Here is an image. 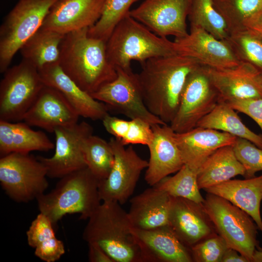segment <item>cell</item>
<instances>
[{
	"label": "cell",
	"instance_id": "cb8c5ba5",
	"mask_svg": "<svg viewBox=\"0 0 262 262\" xmlns=\"http://www.w3.org/2000/svg\"><path fill=\"white\" fill-rule=\"evenodd\" d=\"M173 198L155 186L133 197L128 213L133 228L148 230L168 225Z\"/></svg>",
	"mask_w": 262,
	"mask_h": 262
},
{
	"label": "cell",
	"instance_id": "1f68e13d",
	"mask_svg": "<svg viewBox=\"0 0 262 262\" xmlns=\"http://www.w3.org/2000/svg\"><path fill=\"white\" fill-rule=\"evenodd\" d=\"M197 174V172L184 164L174 176L164 178L153 186L172 197L184 198L202 203L204 198L198 186Z\"/></svg>",
	"mask_w": 262,
	"mask_h": 262
},
{
	"label": "cell",
	"instance_id": "9a60e30c",
	"mask_svg": "<svg viewBox=\"0 0 262 262\" xmlns=\"http://www.w3.org/2000/svg\"><path fill=\"white\" fill-rule=\"evenodd\" d=\"M173 47L177 54L192 58L202 66L224 69L241 63L226 40L218 39L198 27H191L187 35L175 38Z\"/></svg>",
	"mask_w": 262,
	"mask_h": 262
},
{
	"label": "cell",
	"instance_id": "d4e9b609",
	"mask_svg": "<svg viewBox=\"0 0 262 262\" xmlns=\"http://www.w3.org/2000/svg\"><path fill=\"white\" fill-rule=\"evenodd\" d=\"M228 200L248 213L262 234L260 212L262 201V175L245 180H229L204 189Z\"/></svg>",
	"mask_w": 262,
	"mask_h": 262
},
{
	"label": "cell",
	"instance_id": "e575fe53",
	"mask_svg": "<svg viewBox=\"0 0 262 262\" xmlns=\"http://www.w3.org/2000/svg\"><path fill=\"white\" fill-rule=\"evenodd\" d=\"M138 0H106L102 15L88 29V35L106 42L117 24L129 14L131 6Z\"/></svg>",
	"mask_w": 262,
	"mask_h": 262
},
{
	"label": "cell",
	"instance_id": "7c38bea8",
	"mask_svg": "<svg viewBox=\"0 0 262 262\" xmlns=\"http://www.w3.org/2000/svg\"><path fill=\"white\" fill-rule=\"evenodd\" d=\"M109 142L114 153V163L107 178L99 182V196L101 201H115L121 205L133 194L148 161L142 158L132 146L126 147L114 137Z\"/></svg>",
	"mask_w": 262,
	"mask_h": 262
},
{
	"label": "cell",
	"instance_id": "e0dca14e",
	"mask_svg": "<svg viewBox=\"0 0 262 262\" xmlns=\"http://www.w3.org/2000/svg\"><path fill=\"white\" fill-rule=\"evenodd\" d=\"M79 117L76 110L60 92L44 84L23 120L30 126L54 132L57 127L76 124Z\"/></svg>",
	"mask_w": 262,
	"mask_h": 262
},
{
	"label": "cell",
	"instance_id": "6da1fadb",
	"mask_svg": "<svg viewBox=\"0 0 262 262\" xmlns=\"http://www.w3.org/2000/svg\"><path fill=\"white\" fill-rule=\"evenodd\" d=\"M199 66L195 59L177 54L151 58L141 65L138 77L150 112L169 124L178 110L188 75Z\"/></svg>",
	"mask_w": 262,
	"mask_h": 262
},
{
	"label": "cell",
	"instance_id": "7dc6e473",
	"mask_svg": "<svg viewBox=\"0 0 262 262\" xmlns=\"http://www.w3.org/2000/svg\"><path fill=\"white\" fill-rule=\"evenodd\" d=\"M259 81L262 90V73H261L259 76Z\"/></svg>",
	"mask_w": 262,
	"mask_h": 262
},
{
	"label": "cell",
	"instance_id": "ee69618b",
	"mask_svg": "<svg viewBox=\"0 0 262 262\" xmlns=\"http://www.w3.org/2000/svg\"><path fill=\"white\" fill-rule=\"evenodd\" d=\"M244 28L262 38V11L246 20Z\"/></svg>",
	"mask_w": 262,
	"mask_h": 262
},
{
	"label": "cell",
	"instance_id": "3957f363",
	"mask_svg": "<svg viewBox=\"0 0 262 262\" xmlns=\"http://www.w3.org/2000/svg\"><path fill=\"white\" fill-rule=\"evenodd\" d=\"M82 233L87 244L100 246L115 262H143L128 213L115 201H102L88 219Z\"/></svg>",
	"mask_w": 262,
	"mask_h": 262
},
{
	"label": "cell",
	"instance_id": "4316f807",
	"mask_svg": "<svg viewBox=\"0 0 262 262\" xmlns=\"http://www.w3.org/2000/svg\"><path fill=\"white\" fill-rule=\"evenodd\" d=\"M245 169L236 158L232 146L217 149L199 169L197 181L200 189L231 180L238 175L245 176Z\"/></svg>",
	"mask_w": 262,
	"mask_h": 262
},
{
	"label": "cell",
	"instance_id": "f1b7e54d",
	"mask_svg": "<svg viewBox=\"0 0 262 262\" xmlns=\"http://www.w3.org/2000/svg\"><path fill=\"white\" fill-rule=\"evenodd\" d=\"M65 35L41 28L19 50L22 59L39 69L58 63L60 46Z\"/></svg>",
	"mask_w": 262,
	"mask_h": 262
},
{
	"label": "cell",
	"instance_id": "bcb514c9",
	"mask_svg": "<svg viewBox=\"0 0 262 262\" xmlns=\"http://www.w3.org/2000/svg\"><path fill=\"white\" fill-rule=\"evenodd\" d=\"M251 262H262V248H256L252 255Z\"/></svg>",
	"mask_w": 262,
	"mask_h": 262
},
{
	"label": "cell",
	"instance_id": "484cf974",
	"mask_svg": "<svg viewBox=\"0 0 262 262\" xmlns=\"http://www.w3.org/2000/svg\"><path fill=\"white\" fill-rule=\"evenodd\" d=\"M54 147L45 132L33 130L26 122L0 120V157L11 153L48 151Z\"/></svg>",
	"mask_w": 262,
	"mask_h": 262
},
{
	"label": "cell",
	"instance_id": "8fae6325",
	"mask_svg": "<svg viewBox=\"0 0 262 262\" xmlns=\"http://www.w3.org/2000/svg\"><path fill=\"white\" fill-rule=\"evenodd\" d=\"M117 76L91 96L131 119L139 118L151 126L166 124L148 109L144 100L138 74L116 68Z\"/></svg>",
	"mask_w": 262,
	"mask_h": 262
},
{
	"label": "cell",
	"instance_id": "30bf717a",
	"mask_svg": "<svg viewBox=\"0 0 262 262\" xmlns=\"http://www.w3.org/2000/svg\"><path fill=\"white\" fill-rule=\"evenodd\" d=\"M219 101L218 93L203 66H199L188 75L178 110L169 125L176 133L193 129Z\"/></svg>",
	"mask_w": 262,
	"mask_h": 262
},
{
	"label": "cell",
	"instance_id": "f546056e",
	"mask_svg": "<svg viewBox=\"0 0 262 262\" xmlns=\"http://www.w3.org/2000/svg\"><path fill=\"white\" fill-rule=\"evenodd\" d=\"M191 27L201 28L220 40H226L227 24L215 8L213 0H192L188 16Z\"/></svg>",
	"mask_w": 262,
	"mask_h": 262
},
{
	"label": "cell",
	"instance_id": "8992f818",
	"mask_svg": "<svg viewBox=\"0 0 262 262\" xmlns=\"http://www.w3.org/2000/svg\"><path fill=\"white\" fill-rule=\"evenodd\" d=\"M203 205L217 234L228 246L251 262L254 251L260 247L259 229L253 218L240 208L214 194L207 193Z\"/></svg>",
	"mask_w": 262,
	"mask_h": 262
},
{
	"label": "cell",
	"instance_id": "44dd1931",
	"mask_svg": "<svg viewBox=\"0 0 262 262\" xmlns=\"http://www.w3.org/2000/svg\"><path fill=\"white\" fill-rule=\"evenodd\" d=\"M38 70L44 84L60 92L80 116L102 120L109 114L106 105L82 89L65 73L58 63L47 65Z\"/></svg>",
	"mask_w": 262,
	"mask_h": 262
},
{
	"label": "cell",
	"instance_id": "f35d334b",
	"mask_svg": "<svg viewBox=\"0 0 262 262\" xmlns=\"http://www.w3.org/2000/svg\"><path fill=\"white\" fill-rule=\"evenodd\" d=\"M153 137L151 125L139 118L131 119L127 133L120 141L124 146L140 144L148 146Z\"/></svg>",
	"mask_w": 262,
	"mask_h": 262
},
{
	"label": "cell",
	"instance_id": "d590c367",
	"mask_svg": "<svg viewBox=\"0 0 262 262\" xmlns=\"http://www.w3.org/2000/svg\"><path fill=\"white\" fill-rule=\"evenodd\" d=\"M232 146L236 158L245 169L246 179L253 178L257 172L262 171V149L239 137Z\"/></svg>",
	"mask_w": 262,
	"mask_h": 262
},
{
	"label": "cell",
	"instance_id": "ffe728a7",
	"mask_svg": "<svg viewBox=\"0 0 262 262\" xmlns=\"http://www.w3.org/2000/svg\"><path fill=\"white\" fill-rule=\"evenodd\" d=\"M168 226L180 240L189 248L214 233V228L203 203L182 197L173 198Z\"/></svg>",
	"mask_w": 262,
	"mask_h": 262
},
{
	"label": "cell",
	"instance_id": "f6af8a7d",
	"mask_svg": "<svg viewBox=\"0 0 262 262\" xmlns=\"http://www.w3.org/2000/svg\"><path fill=\"white\" fill-rule=\"evenodd\" d=\"M221 262H249V261L237 251L229 247L225 252Z\"/></svg>",
	"mask_w": 262,
	"mask_h": 262
},
{
	"label": "cell",
	"instance_id": "d6986e66",
	"mask_svg": "<svg viewBox=\"0 0 262 262\" xmlns=\"http://www.w3.org/2000/svg\"><path fill=\"white\" fill-rule=\"evenodd\" d=\"M152 126L153 137L147 146L149 152L145 180L153 186L164 178L176 173L184 163L176 142L175 133L169 124Z\"/></svg>",
	"mask_w": 262,
	"mask_h": 262
},
{
	"label": "cell",
	"instance_id": "d6a6232c",
	"mask_svg": "<svg viewBox=\"0 0 262 262\" xmlns=\"http://www.w3.org/2000/svg\"><path fill=\"white\" fill-rule=\"evenodd\" d=\"M229 33L243 29L244 23L262 11V0H213Z\"/></svg>",
	"mask_w": 262,
	"mask_h": 262
},
{
	"label": "cell",
	"instance_id": "7a4b0ae2",
	"mask_svg": "<svg viewBox=\"0 0 262 262\" xmlns=\"http://www.w3.org/2000/svg\"><path fill=\"white\" fill-rule=\"evenodd\" d=\"M88 29L65 35L58 63L66 74L91 95L114 80L117 72L108 59L106 42L90 36Z\"/></svg>",
	"mask_w": 262,
	"mask_h": 262
},
{
	"label": "cell",
	"instance_id": "7bdbcfd3",
	"mask_svg": "<svg viewBox=\"0 0 262 262\" xmlns=\"http://www.w3.org/2000/svg\"><path fill=\"white\" fill-rule=\"evenodd\" d=\"M88 257L90 262H115L113 259L98 245L89 243Z\"/></svg>",
	"mask_w": 262,
	"mask_h": 262
},
{
	"label": "cell",
	"instance_id": "83f0119b",
	"mask_svg": "<svg viewBox=\"0 0 262 262\" xmlns=\"http://www.w3.org/2000/svg\"><path fill=\"white\" fill-rule=\"evenodd\" d=\"M236 111L224 101L202 118L196 127L209 128L248 140L262 149V135L255 133L242 122Z\"/></svg>",
	"mask_w": 262,
	"mask_h": 262
},
{
	"label": "cell",
	"instance_id": "4fadbf2b",
	"mask_svg": "<svg viewBox=\"0 0 262 262\" xmlns=\"http://www.w3.org/2000/svg\"><path fill=\"white\" fill-rule=\"evenodd\" d=\"M93 132L92 126L85 121L56 128L54 131L55 149L53 155L49 158L37 156L45 166L48 177L60 179L87 167L83 146Z\"/></svg>",
	"mask_w": 262,
	"mask_h": 262
},
{
	"label": "cell",
	"instance_id": "ab89813d",
	"mask_svg": "<svg viewBox=\"0 0 262 262\" xmlns=\"http://www.w3.org/2000/svg\"><path fill=\"white\" fill-rule=\"evenodd\" d=\"M65 253L63 242L56 236L46 240L35 248V255L46 262H54Z\"/></svg>",
	"mask_w": 262,
	"mask_h": 262
},
{
	"label": "cell",
	"instance_id": "277c9868",
	"mask_svg": "<svg viewBox=\"0 0 262 262\" xmlns=\"http://www.w3.org/2000/svg\"><path fill=\"white\" fill-rule=\"evenodd\" d=\"M98 184L87 167L69 174L60 178L50 192L37 197L40 213L47 216L54 227L67 214L79 213L80 219H88L101 203Z\"/></svg>",
	"mask_w": 262,
	"mask_h": 262
},
{
	"label": "cell",
	"instance_id": "836d02e7",
	"mask_svg": "<svg viewBox=\"0 0 262 262\" xmlns=\"http://www.w3.org/2000/svg\"><path fill=\"white\" fill-rule=\"evenodd\" d=\"M240 62L247 63L262 73V38L245 28L229 33L226 39Z\"/></svg>",
	"mask_w": 262,
	"mask_h": 262
},
{
	"label": "cell",
	"instance_id": "5bb4252c",
	"mask_svg": "<svg viewBox=\"0 0 262 262\" xmlns=\"http://www.w3.org/2000/svg\"><path fill=\"white\" fill-rule=\"evenodd\" d=\"M192 0H145L130 15L156 34L182 38L188 33L186 19Z\"/></svg>",
	"mask_w": 262,
	"mask_h": 262
},
{
	"label": "cell",
	"instance_id": "4dcf8cb0",
	"mask_svg": "<svg viewBox=\"0 0 262 262\" xmlns=\"http://www.w3.org/2000/svg\"><path fill=\"white\" fill-rule=\"evenodd\" d=\"M83 152L87 167L99 180H104L114 165L115 157L109 142L93 134L85 140Z\"/></svg>",
	"mask_w": 262,
	"mask_h": 262
},
{
	"label": "cell",
	"instance_id": "603a6c76",
	"mask_svg": "<svg viewBox=\"0 0 262 262\" xmlns=\"http://www.w3.org/2000/svg\"><path fill=\"white\" fill-rule=\"evenodd\" d=\"M184 164L198 172L207 159L217 149L232 145L237 137L214 129L196 127L175 133Z\"/></svg>",
	"mask_w": 262,
	"mask_h": 262
},
{
	"label": "cell",
	"instance_id": "9c48e42d",
	"mask_svg": "<svg viewBox=\"0 0 262 262\" xmlns=\"http://www.w3.org/2000/svg\"><path fill=\"white\" fill-rule=\"evenodd\" d=\"M44 85L38 70L28 61L9 67L0 83V120H23Z\"/></svg>",
	"mask_w": 262,
	"mask_h": 262
},
{
	"label": "cell",
	"instance_id": "52a82bcc",
	"mask_svg": "<svg viewBox=\"0 0 262 262\" xmlns=\"http://www.w3.org/2000/svg\"><path fill=\"white\" fill-rule=\"evenodd\" d=\"M57 0H19L0 27V72L39 29Z\"/></svg>",
	"mask_w": 262,
	"mask_h": 262
},
{
	"label": "cell",
	"instance_id": "7402d4cb",
	"mask_svg": "<svg viewBox=\"0 0 262 262\" xmlns=\"http://www.w3.org/2000/svg\"><path fill=\"white\" fill-rule=\"evenodd\" d=\"M143 262H192L189 247L183 244L168 225L144 230L133 228Z\"/></svg>",
	"mask_w": 262,
	"mask_h": 262
},
{
	"label": "cell",
	"instance_id": "ac0fdd59",
	"mask_svg": "<svg viewBox=\"0 0 262 262\" xmlns=\"http://www.w3.org/2000/svg\"><path fill=\"white\" fill-rule=\"evenodd\" d=\"M203 66L218 93L219 101L262 98L259 82L261 72L252 65L241 62L238 66L228 68Z\"/></svg>",
	"mask_w": 262,
	"mask_h": 262
},
{
	"label": "cell",
	"instance_id": "c3c4849f",
	"mask_svg": "<svg viewBox=\"0 0 262 262\" xmlns=\"http://www.w3.org/2000/svg\"><path fill=\"white\" fill-rule=\"evenodd\" d=\"M261 216H262V215H261Z\"/></svg>",
	"mask_w": 262,
	"mask_h": 262
},
{
	"label": "cell",
	"instance_id": "5b68a950",
	"mask_svg": "<svg viewBox=\"0 0 262 262\" xmlns=\"http://www.w3.org/2000/svg\"><path fill=\"white\" fill-rule=\"evenodd\" d=\"M108 59L115 68L131 70V62L176 54L173 41L160 36L129 14L115 26L106 41Z\"/></svg>",
	"mask_w": 262,
	"mask_h": 262
},
{
	"label": "cell",
	"instance_id": "74e56055",
	"mask_svg": "<svg viewBox=\"0 0 262 262\" xmlns=\"http://www.w3.org/2000/svg\"><path fill=\"white\" fill-rule=\"evenodd\" d=\"M26 236L29 246L35 248L43 242L55 237L54 226L47 216L40 213L32 222Z\"/></svg>",
	"mask_w": 262,
	"mask_h": 262
},
{
	"label": "cell",
	"instance_id": "ba28073f",
	"mask_svg": "<svg viewBox=\"0 0 262 262\" xmlns=\"http://www.w3.org/2000/svg\"><path fill=\"white\" fill-rule=\"evenodd\" d=\"M47 169L30 153H11L0 159V183L5 194L17 202H28L44 193L49 186Z\"/></svg>",
	"mask_w": 262,
	"mask_h": 262
},
{
	"label": "cell",
	"instance_id": "b9f144b4",
	"mask_svg": "<svg viewBox=\"0 0 262 262\" xmlns=\"http://www.w3.org/2000/svg\"><path fill=\"white\" fill-rule=\"evenodd\" d=\"M102 121L106 131L119 141L125 137L130 124V120L111 116L109 114L106 115Z\"/></svg>",
	"mask_w": 262,
	"mask_h": 262
},
{
	"label": "cell",
	"instance_id": "60d3db41",
	"mask_svg": "<svg viewBox=\"0 0 262 262\" xmlns=\"http://www.w3.org/2000/svg\"><path fill=\"white\" fill-rule=\"evenodd\" d=\"M226 102L236 111L251 117L262 131V98L233 100Z\"/></svg>",
	"mask_w": 262,
	"mask_h": 262
},
{
	"label": "cell",
	"instance_id": "8d00e7d4",
	"mask_svg": "<svg viewBox=\"0 0 262 262\" xmlns=\"http://www.w3.org/2000/svg\"><path fill=\"white\" fill-rule=\"evenodd\" d=\"M225 240L213 233L190 247L193 262H221L229 248Z\"/></svg>",
	"mask_w": 262,
	"mask_h": 262
},
{
	"label": "cell",
	"instance_id": "2e32d148",
	"mask_svg": "<svg viewBox=\"0 0 262 262\" xmlns=\"http://www.w3.org/2000/svg\"><path fill=\"white\" fill-rule=\"evenodd\" d=\"M106 0H57L41 27L65 35L94 25L101 17Z\"/></svg>",
	"mask_w": 262,
	"mask_h": 262
}]
</instances>
